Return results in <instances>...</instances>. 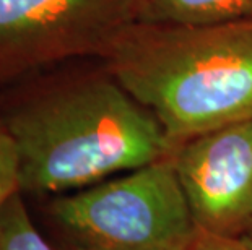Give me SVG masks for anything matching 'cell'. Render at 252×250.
Listing matches in <instances>:
<instances>
[{
	"instance_id": "obj_1",
	"label": "cell",
	"mask_w": 252,
	"mask_h": 250,
	"mask_svg": "<svg viewBox=\"0 0 252 250\" xmlns=\"http://www.w3.org/2000/svg\"><path fill=\"white\" fill-rule=\"evenodd\" d=\"M0 122L17 148L21 194L80 190L176 150L157 117L108 70L31 93Z\"/></svg>"
},
{
	"instance_id": "obj_10",
	"label": "cell",
	"mask_w": 252,
	"mask_h": 250,
	"mask_svg": "<svg viewBox=\"0 0 252 250\" xmlns=\"http://www.w3.org/2000/svg\"><path fill=\"white\" fill-rule=\"evenodd\" d=\"M73 250H80V249H73Z\"/></svg>"
},
{
	"instance_id": "obj_7",
	"label": "cell",
	"mask_w": 252,
	"mask_h": 250,
	"mask_svg": "<svg viewBox=\"0 0 252 250\" xmlns=\"http://www.w3.org/2000/svg\"><path fill=\"white\" fill-rule=\"evenodd\" d=\"M0 250H54L31 221L21 192L13 195L3 210Z\"/></svg>"
},
{
	"instance_id": "obj_4",
	"label": "cell",
	"mask_w": 252,
	"mask_h": 250,
	"mask_svg": "<svg viewBox=\"0 0 252 250\" xmlns=\"http://www.w3.org/2000/svg\"><path fill=\"white\" fill-rule=\"evenodd\" d=\"M138 21V0H0V86L73 57H106Z\"/></svg>"
},
{
	"instance_id": "obj_11",
	"label": "cell",
	"mask_w": 252,
	"mask_h": 250,
	"mask_svg": "<svg viewBox=\"0 0 252 250\" xmlns=\"http://www.w3.org/2000/svg\"><path fill=\"white\" fill-rule=\"evenodd\" d=\"M249 234H251V236H252V231H251V232H249Z\"/></svg>"
},
{
	"instance_id": "obj_6",
	"label": "cell",
	"mask_w": 252,
	"mask_h": 250,
	"mask_svg": "<svg viewBox=\"0 0 252 250\" xmlns=\"http://www.w3.org/2000/svg\"><path fill=\"white\" fill-rule=\"evenodd\" d=\"M252 20V0H138V21L215 25Z\"/></svg>"
},
{
	"instance_id": "obj_5",
	"label": "cell",
	"mask_w": 252,
	"mask_h": 250,
	"mask_svg": "<svg viewBox=\"0 0 252 250\" xmlns=\"http://www.w3.org/2000/svg\"><path fill=\"white\" fill-rule=\"evenodd\" d=\"M171 158L198 231H252V119L189 138Z\"/></svg>"
},
{
	"instance_id": "obj_8",
	"label": "cell",
	"mask_w": 252,
	"mask_h": 250,
	"mask_svg": "<svg viewBox=\"0 0 252 250\" xmlns=\"http://www.w3.org/2000/svg\"><path fill=\"white\" fill-rule=\"evenodd\" d=\"M21 192L18 154L12 137L0 122V222L7 203Z\"/></svg>"
},
{
	"instance_id": "obj_9",
	"label": "cell",
	"mask_w": 252,
	"mask_h": 250,
	"mask_svg": "<svg viewBox=\"0 0 252 250\" xmlns=\"http://www.w3.org/2000/svg\"><path fill=\"white\" fill-rule=\"evenodd\" d=\"M187 250H252L251 234H213L198 231Z\"/></svg>"
},
{
	"instance_id": "obj_3",
	"label": "cell",
	"mask_w": 252,
	"mask_h": 250,
	"mask_svg": "<svg viewBox=\"0 0 252 250\" xmlns=\"http://www.w3.org/2000/svg\"><path fill=\"white\" fill-rule=\"evenodd\" d=\"M49 213L80 250H187L198 234L171 156L57 195Z\"/></svg>"
},
{
	"instance_id": "obj_2",
	"label": "cell",
	"mask_w": 252,
	"mask_h": 250,
	"mask_svg": "<svg viewBox=\"0 0 252 250\" xmlns=\"http://www.w3.org/2000/svg\"><path fill=\"white\" fill-rule=\"evenodd\" d=\"M104 60L106 70L157 117L176 146L252 119V20L137 21Z\"/></svg>"
}]
</instances>
